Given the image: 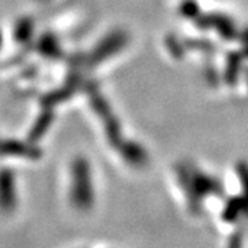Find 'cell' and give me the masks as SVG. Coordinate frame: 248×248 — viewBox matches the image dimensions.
Instances as JSON below:
<instances>
[{
  "label": "cell",
  "instance_id": "obj_1",
  "mask_svg": "<svg viewBox=\"0 0 248 248\" xmlns=\"http://www.w3.org/2000/svg\"><path fill=\"white\" fill-rule=\"evenodd\" d=\"M16 205V193L9 178L0 179V210L9 213Z\"/></svg>",
  "mask_w": 248,
  "mask_h": 248
},
{
  "label": "cell",
  "instance_id": "obj_2",
  "mask_svg": "<svg viewBox=\"0 0 248 248\" xmlns=\"http://www.w3.org/2000/svg\"><path fill=\"white\" fill-rule=\"evenodd\" d=\"M243 247V232L236 231L231 237V243L228 248H241Z\"/></svg>",
  "mask_w": 248,
  "mask_h": 248
}]
</instances>
